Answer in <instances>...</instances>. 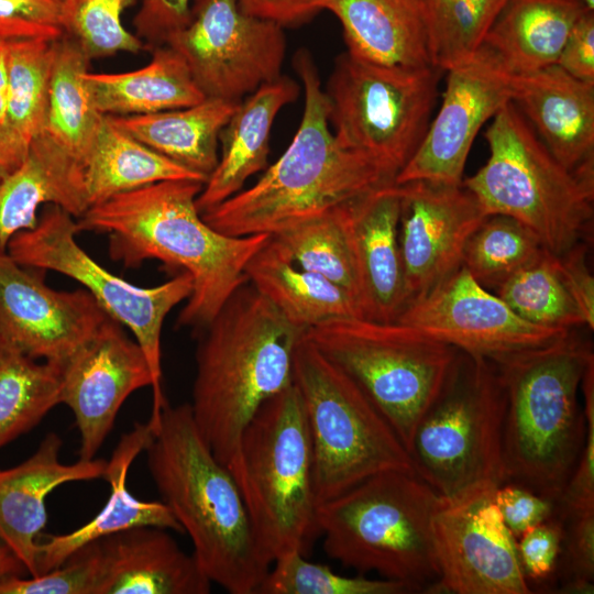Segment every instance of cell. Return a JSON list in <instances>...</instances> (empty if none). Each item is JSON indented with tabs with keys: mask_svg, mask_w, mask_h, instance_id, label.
Masks as SVG:
<instances>
[{
	"mask_svg": "<svg viewBox=\"0 0 594 594\" xmlns=\"http://www.w3.org/2000/svg\"><path fill=\"white\" fill-rule=\"evenodd\" d=\"M205 183L173 179L116 195L94 205L77 220L79 232L108 234L109 254L124 266L158 260L193 278V292L177 318L180 328L199 331L248 280L245 266L271 235L233 237L210 227L196 198Z\"/></svg>",
	"mask_w": 594,
	"mask_h": 594,
	"instance_id": "6da1fadb",
	"label": "cell"
},
{
	"mask_svg": "<svg viewBox=\"0 0 594 594\" xmlns=\"http://www.w3.org/2000/svg\"><path fill=\"white\" fill-rule=\"evenodd\" d=\"M198 332L189 405L204 440L228 468L258 407L293 384L294 355L306 330L246 280Z\"/></svg>",
	"mask_w": 594,
	"mask_h": 594,
	"instance_id": "7a4b0ae2",
	"label": "cell"
},
{
	"mask_svg": "<svg viewBox=\"0 0 594 594\" xmlns=\"http://www.w3.org/2000/svg\"><path fill=\"white\" fill-rule=\"evenodd\" d=\"M293 66L305 91L300 124L283 155L252 187L201 213L223 234L272 235L395 183L330 131L328 100L311 55L298 51Z\"/></svg>",
	"mask_w": 594,
	"mask_h": 594,
	"instance_id": "3957f363",
	"label": "cell"
},
{
	"mask_svg": "<svg viewBox=\"0 0 594 594\" xmlns=\"http://www.w3.org/2000/svg\"><path fill=\"white\" fill-rule=\"evenodd\" d=\"M151 476L211 581L231 594H256L270 571L238 484L200 435L189 404L161 411L145 449Z\"/></svg>",
	"mask_w": 594,
	"mask_h": 594,
	"instance_id": "277c9868",
	"label": "cell"
},
{
	"mask_svg": "<svg viewBox=\"0 0 594 594\" xmlns=\"http://www.w3.org/2000/svg\"><path fill=\"white\" fill-rule=\"evenodd\" d=\"M574 330L538 348L495 360L504 395L505 482L559 502L582 453L585 417L579 403L594 355Z\"/></svg>",
	"mask_w": 594,
	"mask_h": 594,
	"instance_id": "5b68a950",
	"label": "cell"
},
{
	"mask_svg": "<svg viewBox=\"0 0 594 594\" xmlns=\"http://www.w3.org/2000/svg\"><path fill=\"white\" fill-rule=\"evenodd\" d=\"M441 502L415 472L386 471L318 505L327 556L360 574L375 571L411 592L439 579L433 517Z\"/></svg>",
	"mask_w": 594,
	"mask_h": 594,
	"instance_id": "8992f818",
	"label": "cell"
},
{
	"mask_svg": "<svg viewBox=\"0 0 594 594\" xmlns=\"http://www.w3.org/2000/svg\"><path fill=\"white\" fill-rule=\"evenodd\" d=\"M228 469L264 559L272 565L292 552L307 556L320 531L310 436L294 383L258 407Z\"/></svg>",
	"mask_w": 594,
	"mask_h": 594,
	"instance_id": "52a82bcc",
	"label": "cell"
},
{
	"mask_svg": "<svg viewBox=\"0 0 594 594\" xmlns=\"http://www.w3.org/2000/svg\"><path fill=\"white\" fill-rule=\"evenodd\" d=\"M485 139L490 157L462 185L487 216L519 221L556 256L582 243L593 219V166H562L513 101L494 116Z\"/></svg>",
	"mask_w": 594,
	"mask_h": 594,
	"instance_id": "ba28073f",
	"label": "cell"
},
{
	"mask_svg": "<svg viewBox=\"0 0 594 594\" xmlns=\"http://www.w3.org/2000/svg\"><path fill=\"white\" fill-rule=\"evenodd\" d=\"M293 383L307 418L318 505L378 473L415 472L388 421L305 334L295 351Z\"/></svg>",
	"mask_w": 594,
	"mask_h": 594,
	"instance_id": "9c48e42d",
	"label": "cell"
},
{
	"mask_svg": "<svg viewBox=\"0 0 594 594\" xmlns=\"http://www.w3.org/2000/svg\"><path fill=\"white\" fill-rule=\"evenodd\" d=\"M305 337L360 386L409 453L415 430L459 350L399 321L359 317L326 321Z\"/></svg>",
	"mask_w": 594,
	"mask_h": 594,
	"instance_id": "30bf717a",
	"label": "cell"
},
{
	"mask_svg": "<svg viewBox=\"0 0 594 594\" xmlns=\"http://www.w3.org/2000/svg\"><path fill=\"white\" fill-rule=\"evenodd\" d=\"M503 410L495 364L459 350L440 394L415 430L409 449L415 473L442 498L505 483Z\"/></svg>",
	"mask_w": 594,
	"mask_h": 594,
	"instance_id": "8fae6325",
	"label": "cell"
},
{
	"mask_svg": "<svg viewBox=\"0 0 594 594\" xmlns=\"http://www.w3.org/2000/svg\"><path fill=\"white\" fill-rule=\"evenodd\" d=\"M441 73L339 55L324 90L336 139L395 182L430 124Z\"/></svg>",
	"mask_w": 594,
	"mask_h": 594,
	"instance_id": "7c38bea8",
	"label": "cell"
},
{
	"mask_svg": "<svg viewBox=\"0 0 594 594\" xmlns=\"http://www.w3.org/2000/svg\"><path fill=\"white\" fill-rule=\"evenodd\" d=\"M79 232L74 217L51 205L32 230L21 231L8 244V254L20 265L38 271H54L82 285L102 309L129 328L142 348L153 376V404L148 419L155 428L168 403L162 388L161 334L168 312L193 292V278L182 272L154 286L140 287L103 268L77 243Z\"/></svg>",
	"mask_w": 594,
	"mask_h": 594,
	"instance_id": "4fadbf2b",
	"label": "cell"
},
{
	"mask_svg": "<svg viewBox=\"0 0 594 594\" xmlns=\"http://www.w3.org/2000/svg\"><path fill=\"white\" fill-rule=\"evenodd\" d=\"M165 45L207 98L235 102L282 76L286 51L283 28L249 15L237 0H193L189 22Z\"/></svg>",
	"mask_w": 594,
	"mask_h": 594,
	"instance_id": "5bb4252c",
	"label": "cell"
},
{
	"mask_svg": "<svg viewBox=\"0 0 594 594\" xmlns=\"http://www.w3.org/2000/svg\"><path fill=\"white\" fill-rule=\"evenodd\" d=\"M487 484L442 498L433 517L439 579L431 592L454 594L531 593L516 538Z\"/></svg>",
	"mask_w": 594,
	"mask_h": 594,
	"instance_id": "9a60e30c",
	"label": "cell"
},
{
	"mask_svg": "<svg viewBox=\"0 0 594 594\" xmlns=\"http://www.w3.org/2000/svg\"><path fill=\"white\" fill-rule=\"evenodd\" d=\"M395 321L462 352L490 360L548 344L572 330L530 323L461 265Z\"/></svg>",
	"mask_w": 594,
	"mask_h": 594,
	"instance_id": "2e32d148",
	"label": "cell"
},
{
	"mask_svg": "<svg viewBox=\"0 0 594 594\" xmlns=\"http://www.w3.org/2000/svg\"><path fill=\"white\" fill-rule=\"evenodd\" d=\"M397 185L406 307L461 267L466 241L488 216L462 184L414 180Z\"/></svg>",
	"mask_w": 594,
	"mask_h": 594,
	"instance_id": "e0dca14e",
	"label": "cell"
},
{
	"mask_svg": "<svg viewBox=\"0 0 594 594\" xmlns=\"http://www.w3.org/2000/svg\"><path fill=\"white\" fill-rule=\"evenodd\" d=\"M440 110L395 184L429 180L460 185L473 141L483 124L512 101L510 75L483 47L447 70Z\"/></svg>",
	"mask_w": 594,
	"mask_h": 594,
	"instance_id": "ac0fdd59",
	"label": "cell"
},
{
	"mask_svg": "<svg viewBox=\"0 0 594 594\" xmlns=\"http://www.w3.org/2000/svg\"><path fill=\"white\" fill-rule=\"evenodd\" d=\"M110 316L86 289L55 290L0 250V338L63 365Z\"/></svg>",
	"mask_w": 594,
	"mask_h": 594,
	"instance_id": "d6986e66",
	"label": "cell"
},
{
	"mask_svg": "<svg viewBox=\"0 0 594 594\" xmlns=\"http://www.w3.org/2000/svg\"><path fill=\"white\" fill-rule=\"evenodd\" d=\"M61 371V404L72 410L80 436L79 459L92 460L111 432L125 399L153 386L146 356L109 317Z\"/></svg>",
	"mask_w": 594,
	"mask_h": 594,
	"instance_id": "ffe728a7",
	"label": "cell"
},
{
	"mask_svg": "<svg viewBox=\"0 0 594 594\" xmlns=\"http://www.w3.org/2000/svg\"><path fill=\"white\" fill-rule=\"evenodd\" d=\"M400 193L381 186L348 205V232L362 318L395 321L405 307L398 243Z\"/></svg>",
	"mask_w": 594,
	"mask_h": 594,
	"instance_id": "44dd1931",
	"label": "cell"
},
{
	"mask_svg": "<svg viewBox=\"0 0 594 594\" xmlns=\"http://www.w3.org/2000/svg\"><path fill=\"white\" fill-rule=\"evenodd\" d=\"M62 439L48 433L36 451L16 466L0 470V539L25 565L30 576L38 572V537L47 521L45 499L56 487L103 477L107 461L59 460Z\"/></svg>",
	"mask_w": 594,
	"mask_h": 594,
	"instance_id": "7402d4cb",
	"label": "cell"
},
{
	"mask_svg": "<svg viewBox=\"0 0 594 594\" xmlns=\"http://www.w3.org/2000/svg\"><path fill=\"white\" fill-rule=\"evenodd\" d=\"M166 529L140 526L97 539L96 594H208L211 581Z\"/></svg>",
	"mask_w": 594,
	"mask_h": 594,
	"instance_id": "603a6c76",
	"label": "cell"
},
{
	"mask_svg": "<svg viewBox=\"0 0 594 594\" xmlns=\"http://www.w3.org/2000/svg\"><path fill=\"white\" fill-rule=\"evenodd\" d=\"M510 75L512 101L565 168L594 157V84L574 78L557 64Z\"/></svg>",
	"mask_w": 594,
	"mask_h": 594,
	"instance_id": "cb8c5ba5",
	"label": "cell"
},
{
	"mask_svg": "<svg viewBox=\"0 0 594 594\" xmlns=\"http://www.w3.org/2000/svg\"><path fill=\"white\" fill-rule=\"evenodd\" d=\"M299 92V84L282 75L239 102L220 132L218 164L196 198L200 213L241 191L252 175L266 168L275 118Z\"/></svg>",
	"mask_w": 594,
	"mask_h": 594,
	"instance_id": "d4e9b609",
	"label": "cell"
},
{
	"mask_svg": "<svg viewBox=\"0 0 594 594\" xmlns=\"http://www.w3.org/2000/svg\"><path fill=\"white\" fill-rule=\"evenodd\" d=\"M45 204L77 219L89 208L82 165L42 132L31 141L22 165L0 180L1 251L15 234L35 228Z\"/></svg>",
	"mask_w": 594,
	"mask_h": 594,
	"instance_id": "484cf974",
	"label": "cell"
},
{
	"mask_svg": "<svg viewBox=\"0 0 594 594\" xmlns=\"http://www.w3.org/2000/svg\"><path fill=\"white\" fill-rule=\"evenodd\" d=\"M152 436L148 422H135L133 428L121 437L107 462L103 475L111 486L106 505L84 526L65 535L38 540L40 574L59 566L86 543L133 527L152 526L184 534L165 503L138 499L128 488L130 466L135 458L145 451Z\"/></svg>",
	"mask_w": 594,
	"mask_h": 594,
	"instance_id": "4316f807",
	"label": "cell"
},
{
	"mask_svg": "<svg viewBox=\"0 0 594 594\" xmlns=\"http://www.w3.org/2000/svg\"><path fill=\"white\" fill-rule=\"evenodd\" d=\"M342 25L348 51L376 64L431 66L422 0H318Z\"/></svg>",
	"mask_w": 594,
	"mask_h": 594,
	"instance_id": "83f0119b",
	"label": "cell"
},
{
	"mask_svg": "<svg viewBox=\"0 0 594 594\" xmlns=\"http://www.w3.org/2000/svg\"><path fill=\"white\" fill-rule=\"evenodd\" d=\"M587 10L592 9L583 0H508L481 47L512 75L556 65L571 30Z\"/></svg>",
	"mask_w": 594,
	"mask_h": 594,
	"instance_id": "f1b7e54d",
	"label": "cell"
},
{
	"mask_svg": "<svg viewBox=\"0 0 594 594\" xmlns=\"http://www.w3.org/2000/svg\"><path fill=\"white\" fill-rule=\"evenodd\" d=\"M147 65L123 73L84 74L102 116H140L194 106L207 98L183 57L167 45L151 48Z\"/></svg>",
	"mask_w": 594,
	"mask_h": 594,
	"instance_id": "f546056e",
	"label": "cell"
},
{
	"mask_svg": "<svg viewBox=\"0 0 594 594\" xmlns=\"http://www.w3.org/2000/svg\"><path fill=\"white\" fill-rule=\"evenodd\" d=\"M239 102L218 98L185 108L140 116H107L153 151L204 176L218 164L219 135Z\"/></svg>",
	"mask_w": 594,
	"mask_h": 594,
	"instance_id": "4dcf8cb0",
	"label": "cell"
},
{
	"mask_svg": "<svg viewBox=\"0 0 594 594\" xmlns=\"http://www.w3.org/2000/svg\"><path fill=\"white\" fill-rule=\"evenodd\" d=\"M248 280L288 321L308 330L338 318L359 317L361 312L341 287L294 264L271 241L245 266Z\"/></svg>",
	"mask_w": 594,
	"mask_h": 594,
	"instance_id": "1f68e13d",
	"label": "cell"
},
{
	"mask_svg": "<svg viewBox=\"0 0 594 594\" xmlns=\"http://www.w3.org/2000/svg\"><path fill=\"white\" fill-rule=\"evenodd\" d=\"M82 168L89 207L163 180H207L135 140L107 116H103Z\"/></svg>",
	"mask_w": 594,
	"mask_h": 594,
	"instance_id": "d6a6232c",
	"label": "cell"
},
{
	"mask_svg": "<svg viewBox=\"0 0 594 594\" xmlns=\"http://www.w3.org/2000/svg\"><path fill=\"white\" fill-rule=\"evenodd\" d=\"M90 61L66 35L54 42L44 133L81 165L103 116L92 102L84 79Z\"/></svg>",
	"mask_w": 594,
	"mask_h": 594,
	"instance_id": "836d02e7",
	"label": "cell"
},
{
	"mask_svg": "<svg viewBox=\"0 0 594 594\" xmlns=\"http://www.w3.org/2000/svg\"><path fill=\"white\" fill-rule=\"evenodd\" d=\"M61 371L0 338V450L37 426L61 404Z\"/></svg>",
	"mask_w": 594,
	"mask_h": 594,
	"instance_id": "e575fe53",
	"label": "cell"
},
{
	"mask_svg": "<svg viewBox=\"0 0 594 594\" xmlns=\"http://www.w3.org/2000/svg\"><path fill=\"white\" fill-rule=\"evenodd\" d=\"M348 205L278 231L271 235V241L300 268L319 274L344 289L361 312L348 232Z\"/></svg>",
	"mask_w": 594,
	"mask_h": 594,
	"instance_id": "d590c367",
	"label": "cell"
},
{
	"mask_svg": "<svg viewBox=\"0 0 594 594\" xmlns=\"http://www.w3.org/2000/svg\"><path fill=\"white\" fill-rule=\"evenodd\" d=\"M55 41L9 42L3 125L26 145L45 128Z\"/></svg>",
	"mask_w": 594,
	"mask_h": 594,
	"instance_id": "8d00e7d4",
	"label": "cell"
},
{
	"mask_svg": "<svg viewBox=\"0 0 594 594\" xmlns=\"http://www.w3.org/2000/svg\"><path fill=\"white\" fill-rule=\"evenodd\" d=\"M496 292L517 316L530 323L563 330L585 326L562 280L558 256L547 250Z\"/></svg>",
	"mask_w": 594,
	"mask_h": 594,
	"instance_id": "74e56055",
	"label": "cell"
},
{
	"mask_svg": "<svg viewBox=\"0 0 594 594\" xmlns=\"http://www.w3.org/2000/svg\"><path fill=\"white\" fill-rule=\"evenodd\" d=\"M508 0H422L432 66L442 72L468 61Z\"/></svg>",
	"mask_w": 594,
	"mask_h": 594,
	"instance_id": "f35d334b",
	"label": "cell"
},
{
	"mask_svg": "<svg viewBox=\"0 0 594 594\" xmlns=\"http://www.w3.org/2000/svg\"><path fill=\"white\" fill-rule=\"evenodd\" d=\"M543 250L535 234L519 221L493 215L466 241L462 266L482 286L496 289Z\"/></svg>",
	"mask_w": 594,
	"mask_h": 594,
	"instance_id": "ab89813d",
	"label": "cell"
},
{
	"mask_svg": "<svg viewBox=\"0 0 594 594\" xmlns=\"http://www.w3.org/2000/svg\"><path fill=\"white\" fill-rule=\"evenodd\" d=\"M136 0H64V34L89 61L118 53H139L146 44L123 25L122 14Z\"/></svg>",
	"mask_w": 594,
	"mask_h": 594,
	"instance_id": "60d3db41",
	"label": "cell"
},
{
	"mask_svg": "<svg viewBox=\"0 0 594 594\" xmlns=\"http://www.w3.org/2000/svg\"><path fill=\"white\" fill-rule=\"evenodd\" d=\"M258 594H402L409 587L394 580H372L359 574L343 576L329 566L292 552L272 563Z\"/></svg>",
	"mask_w": 594,
	"mask_h": 594,
	"instance_id": "b9f144b4",
	"label": "cell"
},
{
	"mask_svg": "<svg viewBox=\"0 0 594 594\" xmlns=\"http://www.w3.org/2000/svg\"><path fill=\"white\" fill-rule=\"evenodd\" d=\"M99 574L100 553L94 540L48 572L0 580V594H96Z\"/></svg>",
	"mask_w": 594,
	"mask_h": 594,
	"instance_id": "7bdbcfd3",
	"label": "cell"
},
{
	"mask_svg": "<svg viewBox=\"0 0 594 594\" xmlns=\"http://www.w3.org/2000/svg\"><path fill=\"white\" fill-rule=\"evenodd\" d=\"M563 539V592L593 593L594 581V509L568 514L560 518Z\"/></svg>",
	"mask_w": 594,
	"mask_h": 594,
	"instance_id": "ee69618b",
	"label": "cell"
},
{
	"mask_svg": "<svg viewBox=\"0 0 594 594\" xmlns=\"http://www.w3.org/2000/svg\"><path fill=\"white\" fill-rule=\"evenodd\" d=\"M584 398L585 438L580 459L556 505V515L594 509V362L586 367L581 389Z\"/></svg>",
	"mask_w": 594,
	"mask_h": 594,
	"instance_id": "f6af8a7d",
	"label": "cell"
},
{
	"mask_svg": "<svg viewBox=\"0 0 594 594\" xmlns=\"http://www.w3.org/2000/svg\"><path fill=\"white\" fill-rule=\"evenodd\" d=\"M63 3L64 0H0V40L62 37Z\"/></svg>",
	"mask_w": 594,
	"mask_h": 594,
	"instance_id": "bcb514c9",
	"label": "cell"
},
{
	"mask_svg": "<svg viewBox=\"0 0 594 594\" xmlns=\"http://www.w3.org/2000/svg\"><path fill=\"white\" fill-rule=\"evenodd\" d=\"M563 539L562 520L554 514L516 539L519 562L525 578L544 581L552 575L560 560Z\"/></svg>",
	"mask_w": 594,
	"mask_h": 594,
	"instance_id": "7dc6e473",
	"label": "cell"
},
{
	"mask_svg": "<svg viewBox=\"0 0 594 594\" xmlns=\"http://www.w3.org/2000/svg\"><path fill=\"white\" fill-rule=\"evenodd\" d=\"M494 501L504 522L517 539L527 529L556 514V504L531 490L512 482L496 487Z\"/></svg>",
	"mask_w": 594,
	"mask_h": 594,
	"instance_id": "c3c4849f",
	"label": "cell"
},
{
	"mask_svg": "<svg viewBox=\"0 0 594 594\" xmlns=\"http://www.w3.org/2000/svg\"><path fill=\"white\" fill-rule=\"evenodd\" d=\"M191 0H141L133 19L136 35L147 48L165 45L168 37L187 25Z\"/></svg>",
	"mask_w": 594,
	"mask_h": 594,
	"instance_id": "681fc988",
	"label": "cell"
},
{
	"mask_svg": "<svg viewBox=\"0 0 594 594\" xmlns=\"http://www.w3.org/2000/svg\"><path fill=\"white\" fill-rule=\"evenodd\" d=\"M587 248L579 243L558 256L559 270L584 324L594 329V278L586 262Z\"/></svg>",
	"mask_w": 594,
	"mask_h": 594,
	"instance_id": "f907efd6",
	"label": "cell"
},
{
	"mask_svg": "<svg viewBox=\"0 0 594 594\" xmlns=\"http://www.w3.org/2000/svg\"><path fill=\"white\" fill-rule=\"evenodd\" d=\"M557 65L574 78L594 84V10H587L576 21Z\"/></svg>",
	"mask_w": 594,
	"mask_h": 594,
	"instance_id": "816d5d0a",
	"label": "cell"
},
{
	"mask_svg": "<svg viewBox=\"0 0 594 594\" xmlns=\"http://www.w3.org/2000/svg\"><path fill=\"white\" fill-rule=\"evenodd\" d=\"M249 15L274 22L282 28L309 21L319 11L318 0H237Z\"/></svg>",
	"mask_w": 594,
	"mask_h": 594,
	"instance_id": "f5cc1de1",
	"label": "cell"
},
{
	"mask_svg": "<svg viewBox=\"0 0 594 594\" xmlns=\"http://www.w3.org/2000/svg\"><path fill=\"white\" fill-rule=\"evenodd\" d=\"M29 146L0 124V180L22 165L26 158Z\"/></svg>",
	"mask_w": 594,
	"mask_h": 594,
	"instance_id": "db71d44e",
	"label": "cell"
},
{
	"mask_svg": "<svg viewBox=\"0 0 594 594\" xmlns=\"http://www.w3.org/2000/svg\"><path fill=\"white\" fill-rule=\"evenodd\" d=\"M28 570L16 554L0 539V580L25 576Z\"/></svg>",
	"mask_w": 594,
	"mask_h": 594,
	"instance_id": "11a10c76",
	"label": "cell"
},
{
	"mask_svg": "<svg viewBox=\"0 0 594 594\" xmlns=\"http://www.w3.org/2000/svg\"><path fill=\"white\" fill-rule=\"evenodd\" d=\"M9 42L0 40V124L3 125L8 94Z\"/></svg>",
	"mask_w": 594,
	"mask_h": 594,
	"instance_id": "9f6ffc18",
	"label": "cell"
},
{
	"mask_svg": "<svg viewBox=\"0 0 594 594\" xmlns=\"http://www.w3.org/2000/svg\"><path fill=\"white\" fill-rule=\"evenodd\" d=\"M583 1L586 3V6L590 9L594 10V0H583Z\"/></svg>",
	"mask_w": 594,
	"mask_h": 594,
	"instance_id": "6f0895ef",
	"label": "cell"
}]
</instances>
